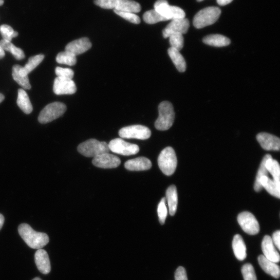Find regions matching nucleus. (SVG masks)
<instances>
[{"label": "nucleus", "instance_id": "nucleus-28", "mask_svg": "<svg viewBox=\"0 0 280 280\" xmlns=\"http://www.w3.org/2000/svg\"><path fill=\"white\" fill-rule=\"evenodd\" d=\"M0 45L5 51L11 53L16 59L22 60L25 58V55L20 48L15 46L11 42L2 39L0 41Z\"/></svg>", "mask_w": 280, "mask_h": 280}, {"label": "nucleus", "instance_id": "nucleus-15", "mask_svg": "<svg viewBox=\"0 0 280 280\" xmlns=\"http://www.w3.org/2000/svg\"><path fill=\"white\" fill-rule=\"evenodd\" d=\"M92 44L89 38H79L68 44L65 51L73 54L75 56L82 54L91 49Z\"/></svg>", "mask_w": 280, "mask_h": 280}, {"label": "nucleus", "instance_id": "nucleus-9", "mask_svg": "<svg viewBox=\"0 0 280 280\" xmlns=\"http://www.w3.org/2000/svg\"><path fill=\"white\" fill-rule=\"evenodd\" d=\"M108 145L110 150L124 156L135 155L138 153L140 150L138 146L127 142L120 138L112 140Z\"/></svg>", "mask_w": 280, "mask_h": 280}, {"label": "nucleus", "instance_id": "nucleus-6", "mask_svg": "<svg viewBox=\"0 0 280 280\" xmlns=\"http://www.w3.org/2000/svg\"><path fill=\"white\" fill-rule=\"evenodd\" d=\"M66 110L67 107L63 103L55 102L50 103L40 112L38 121L42 124L49 123L61 116Z\"/></svg>", "mask_w": 280, "mask_h": 280}, {"label": "nucleus", "instance_id": "nucleus-25", "mask_svg": "<svg viewBox=\"0 0 280 280\" xmlns=\"http://www.w3.org/2000/svg\"><path fill=\"white\" fill-rule=\"evenodd\" d=\"M168 53L176 68L177 69L180 73L185 72L187 69L186 61L180 51L170 47L168 50Z\"/></svg>", "mask_w": 280, "mask_h": 280}, {"label": "nucleus", "instance_id": "nucleus-8", "mask_svg": "<svg viewBox=\"0 0 280 280\" xmlns=\"http://www.w3.org/2000/svg\"><path fill=\"white\" fill-rule=\"evenodd\" d=\"M119 135L122 138L147 140L150 137L151 131L147 127L135 125L123 128Z\"/></svg>", "mask_w": 280, "mask_h": 280}, {"label": "nucleus", "instance_id": "nucleus-7", "mask_svg": "<svg viewBox=\"0 0 280 280\" xmlns=\"http://www.w3.org/2000/svg\"><path fill=\"white\" fill-rule=\"evenodd\" d=\"M154 10L167 20L186 18L185 11L178 6L170 5L166 0H158Z\"/></svg>", "mask_w": 280, "mask_h": 280}, {"label": "nucleus", "instance_id": "nucleus-17", "mask_svg": "<svg viewBox=\"0 0 280 280\" xmlns=\"http://www.w3.org/2000/svg\"><path fill=\"white\" fill-rule=\"evenodd\" d=\"M35 262L38 270L44 275L50 273L51 262L47 253L42 249H38L35 254Z\"/></svg>", "mask_w": 280, "mask_h": 280}, {"label": "nucleus", "instance_id": "nucleus-31", "mask_svg": "<svg viewBox=\"0 0 280 280\" xmlns=\"http://www.w3.org/2000/svg\"><path fill=\"white\" fill-rule=\"evenodd\" d=\"M270 157H271V156L269 154L266 155L265 156L263 157L261 164L254 185V189L256 191L259 192L262 189L260 182L261 178L263 177V176H268L269 172L266 169L265 163L267 160Z\"/></svg>", "mask_w": 280, "mask_h": 280}, {"label": "nucleus", "instance_id": "nucleus-42", "mask_svg": "<svg viewBox=\"0 0 280 280\" xmlns=\"http://www.w3.org/2000/svg\"><path fill=\"white\" fill-rule=\"evenodd\" d=\"M272 241L277 247V249L280 250V231L278 230L275 232L273 235V238H271Z\"/></svg>", "mask_w": 280, "mask_h": 280}, {"label": "nucleus", "instance_id": "nucleus-40", "mask_svg": "<svg viewBox=\"0 0 280 280\" xmlns=\"http://www.w3.org/2000/svg\"><path fill=\"white\" fill-rule=\"evenodd\" d=\"M94 4L105 9H114L116 0H94Z\"/></svg>", "mask_w": 280, "mask_h": 280}, {"label": "nucleus", "instance_id": "nucleus-18", "mask_svg": "<svg viewBox=\"0 0 280 280\" xmlns=\"http://www.w3.org/2000/svg\"><path fill=\"white\" fill-rule=\"evenodd\" d=\"M152 164L150 160L141 157L129 160L125 164L126 169L130 171H145L150 169Z\"/></svg>", "mask_w": 280, "mask_h": 280}, {"label": "nucleus", "instance_id": "nucleus-48", "mask_svg": "<svg viewBox=\"0 0 280 280\" xmlns=\"http://www.w3.org/2000/svg\"><path fill=\"white\" fill-rule=\"evenodd\" d=\"M33 280H42L41 278L37 277L34 279Z\"/></svg>", "mask_w": 280, "mask_h": 280}, {"label": "nucleus", "instance_id": "nucleus-11", "mask_svg": "<svg viewBox=\"0 0 280 280\" xmlns=\"http://www.w3.org/2000/svg\"><path fill=\"white\" fill-rule=\"evenodd\" d=\"M189 27V22L186 18L172 20L163 30V37L166 38L174 34H186Z\"/></svg>", "mask_w": 280, "mask_h": 280}, {"label": "nucleus", "instance_id": "nucleus-46", "mask_svg": "<svg viewBox=\"0 0 280 280\" xmlns=\"http://www.w3.org/2000/svg\"><path fill=\"white\" fill-rule=\"evenodd\" d=\"M5 99L4 95L0 93V103H1Z\"/></svg>", "mask_w": 280, "mask_h": 280}, {"label": "nucleus", "instance_id": "nucleus-32", "mask_svg": "<svg viewBox=\"0 0 280 280\" xmlns=\"http://www.w3.org/2000/svg\"><path fill=\"white\" fill-rule=\"evenodd\" d=\"M56 61L60 64L73 66L77 62L76 56L65 51L59 53L56 57Z\"/></svg>", "mask_w": 280, "mask_h": 280}, {"label": "nucleus", "instance_id": "nucleus-14", "mask_svg": "<svg viewBox=\"0 0 280 280\" xmlns=\"http://www.w3.org/2000/svg\"><path fill=\"white\" fill-rule=\"evenodd\" d=\"M258 141L262 148L267 150H279L280 148V139L273 134L266 132L259 133Z\"/></svg>", "mask_w": 280, "mask_h": 280}, {"label": "nucleus", "instance_id": "nucleus-38", "mask_svg": "<svg viewBox=\"0 0 280 280\" xmlns=\"http://www.w3.org/2000/svg\"><path fill=\"white\" fill-rule=\"evenodd\" d=\"M114 12L126 20H128L132 23L139 24L141 22L140 18L135 13L119 11L114 10Z\"/></svg>", "mask_w": 280, "mask_h": 280}, {"label": "nucleus", "instance_id": "nucleus-1", "mask_svg": "<svg viewBox=\"0 0 280 280\" xmlns=\"http://www.w3.org/2000/svg\"><path fill=\"white\" fill-rule=\"evenodd\" d=\"M19 233L24 242L32 249H42L50 241L49 237L46 234L35 231L27 224H20Z\"/></svg>", "mask_w": 280, "mask_h": 280}, {"label": "nucleus", "instance_id": "nucleus-30", "mask_svg": "<svg viewBox=\"0 0 280 280\" xmlns=\"http://www.w3.org/2000/svg\"><path fill=\"white\" fill-rule=\"evenodd\" d=\"M44 57L45 56L43 54H39L30 57L25 67H21V73L23 75H28L31 72L33 71L42 62Z\"/></svg>", "mask_w": 280, "mask_h": 280}, {"label": "nucleus", "instance_id": "nucleus-34", "mask_svg": "<svg viewBox=\"0 0 280 280\" xmlns=\"http://www.w3.org/2000/svg\"><path fill=\"white\" fill-rule=\"evenodd\" d=\"M0 33H1L3 39L6 41L11 42L12 38L17 37L19 33L17 31H15L10 26L3 25L0 26Z\"/></svg>", "mask_w": 280, "mask_h": 280}, {"label": "nucleus", "instance_id": "nucleus-29", "mask_svg": "<svg viewBox=\"0 0 280 280\" xmlns=\"http://www.w3.org/2000/svg\"><path fill=\"white\" fill-rule=\"evenodd\" d=\"M265 166L274 180L280 186V168L278 162L270 157L267 160Z\"/></svg>", "mask_w": 280, "mask_h": 280}, {"label": "nucleus", "instance_id": "nucleus-43", "mask_svg": "<svg viewBox=\"0 0 280 280\" xmlns=\"http://www.w3.org/2000/svg\"><path fill=\"white\" fill-rule=\"evenodd\" d=\"M233 0H217L218 3L221 6H225L230 3Z\"/></svg>", "mask_w": 280, "mask_h": 280}, {"label": "nucleus", "instance_id": "nucleus-26", "mask_svg": "<svg viewBox=\"0 0 280 280\" xmlns=\"http://www.w3.org/2000/svg\"><path fill=\"white\" fill-rule=\"evenodd\" d=\"M17 103L19 108L25 114H29L33 112V105H32L29 96L25 90H19Z\"/></svg>", "mask_w": 280, "mask_h": 280}, {"label": "nucleus", "instance_id": "nucleus-35", "mask_svg": "<svg viewBox=\"0 0 280 280\" xmlns=\"http://www.w3.org/2000/svg\"><path fill=\"white\" fill-rule=\"evenodd\" d=\"M169 42L171 47L180 51L184 46V38L181 34H174L169 37Z\"/></svg>", "mask_w": 280, "mask_h": 280}, {"label": "nucleus", "instance_id": "nucleus-41", "mask_svg": "<svg viewBox=\"0 0 280 280\" xmlns=\"http://www.w3.org/2000/svg\"><path fill=\"white\" fill-rule=\"evenodd\" d=\"M175 280H188L186 270L183 267H179L175 273Z\"/></svg>", "mask_w": 280, "mask_h": 280}, {"label": "nucleus", "instance_id": "nucleus-10", "mask_svg": "<svg viewBox=\"0 0 280 280\" xmlns=\"http://www.w3.org/2000/svg\"><path fill=\"white\" fill-rule=\"evenodd\" d=\"M238 222L243 230L247 234H258L260 230V225L254 215L249 212H243L238 216Z\"/></svg>", "mask_w": 280, "mask_h": 280}, {"label": "nucleus", "instance_id": "nucleus-4", "mask_svg": "<svg viewBox=\"0 0 280 280\" xmlns=\"http://www.w3.org/2000/svg\"><path fill=\"white\" fill-rule=\"evenodd\" d=\"M77 150L80 154L87 157H95L103 153H109L108 144L92 139L84 142L78 146Z\"/></svg>", "mask_w": 280, "mask_h": 280}, {"label": "nucleus", "instance_id": "nucleus-3", "mask_svg": "<svg viewBox=\"0 0 280 280\" xmlns=\"http://www.w3.org/2000/svg\"><path fill=\"white\" fill-rule=\"evenodd\" d=\"M221 14L220 8L211 6L200 11L193 20L194 26L197 29H202L213 25L217 22Z\"/></svg>", "mask_w": 280, "mask_h": 280}, {"label": "nucleus", "instance_id": "nucleus-36", "mask_svg": "<svg viewBox=\"0 0 280 280\" xmlns=\"http://www.w3.org/2000/svg\"><path fill=\"white\" fill-rule=\"evenodd\" d=\"M242 271L244 280H258L254 267L251 263L245 264Z\"/></svg>", "mask_w": 280, "mask_h": 280}, {"label": "nucleus", "instance_id": "nucleus-12", "mask_svg": "<svg viewBox=\"0 0 280 280\" xmlns=\"http://www.w3.org/2000/svg\"><path fill=\"white\" fill-rule=\"evenodd\" d=\"M77 88L73 79L56 77L55 79L53 91L56 94H73L76 93Z\"/></svg>", "mask_w": 280, "mask_h": 280}, {"label": "nucleus", "instance_id": "nucleus-39", "mask_svg": "<svg viewBox=\"0 0 280 280\" xmlns=\"http://www.w3.org/2000/svg\"><path fill=\"white\" fill-rule=\"evenodd\" d=\"M56 75L58 77L73 79L74 76V71L69 68H62L57 67L55 69Z\"/></svg>", "mask_w": 280, "mask_h": 280}, {"label": "nucleus", "instance_id": "nucleus-2", "mask_svg": "<svg viewBox=\"0 0 280 280\" xmlns=\"http://www.w3.org/2000/svg\"><path fill=\"white\" fill-rule=\"evenodd\" d=\"M159 116L155 123L158 131H166L170 129L175 118L174 108L169 101H163L158 106Z\"/></svg>", "mask_w": 280, "mask_h": 280}, {"label": "nucleus", "instance_id": "nucleus-33", "mask_svg": "<svg viewBox=\"0 0 280 280\" xmlns=\"http://www.w3.org/2000/svg\"><path fill=\"white\" fill-rule=\"evenodd\" d=\"M143 20L148 24H155L161 21H167L161 14L155 10L146 12L143 15Z\"/></svg>", "mask_w": 280, "mask_h": 280}, {"label": "nucleus", "instance_id": "nucleus-23", "mask_svg": "<svg viewBox=\"0 0 280 280\" xmlns=\"http://www.w3.org/2000/svg\"><path fill=\"white\" fill-rule=\"evenodd\" d=\"M262 188H265L268 193L273 196L279 199L280 198V186L268 176H263L260 180Z\"/></svg>", "mask_w": 280, "mask_h": 280}, {"label": "nucleus", "instance_id": "nucleus-49", "mask_svg": "<svg viewBox=\"0 0 280 280\" xmlns=\"http://www.w3.org/2000/svg\"><path fill=\"white\" fill-rule=\"evenodd\" d=\"M197 1L198 2H202V1H204V0H197Z\"/></svg>", "mask_w": 280, "mask_h": 280}, {"label": "nucleus", "instance_id": "nucleus-22", "mask_svg": "<svg viewBox=\"0 0 280 280\" xmlns=\"http://www.w3.org/2000/svg\"><path fill=\"white\" fill-rule=\"evenodd\" d=\"M168 205H169V214L174 216L177 211L178 197L177 187L175 186H171L166 191V198Z\"/></svg>", "mask_w": 280, "mask_h": 280}, {"label": "nucleus", "instance_id": "nucleus-21", "mask_svg": "<svg viewBox=\"0 0 280 280\" xmlns=\"http://www.w3.org/2000/svg\"><path fill=\"white\" fill-rule=\"evenodd\" d=\"M233 249L235 257L239 261H243L246 258V247L242 237L240 235L234 236L233 243Z\"/></svg>", "mask_w": 280, "mask_h": 280}, {"label": "nucleus", "instance_id": "nucleus-16", "mask_svg": "<svg viewBox=\"0 0 280 280\" xmlns=\"http://www.w3.org/2000/svg\"><path fill=\"white\" fill-rule=\"evenodd\" d=\"M261 249L264 257L266 259L275 263L280 261V254L269 236L266 235L263 238L261 243Z\"/></svg>", "mask_w": 280, "mask_h": 280}, {"label": "nucleus", "instance_id": "nucleus-24", "mask_svg": "<svg viewBox=\"0 0 280 280\" xmlns=\"http://www.w3.org/2000/svg\"><path fill=\"white\" fill-rule=\"evenodd\" d=\"M203 42L208 45L214 47L227 46L230 44V39L221 35H211L203 38Z\"/></svg>", "mask_w": 280, "mask_h": 280}, {"label": "nucleus", "instance_id": "nucleus-45", "mask_svg": "<svg viewBox=\"0 0 280 280\" xmlns=\"http://www.w3.org/2000/svg\"><path fill=\"white\" fill-rule=\"evenodd\" d=\"M5 52L3 50L1 45H0V59H2L4 57Z\"/></svg>", "mask_w": 280, "mask_h": 280}, {"label": "nucleus", "instance_id": "nucleus-5", "mask_svg": "<svg viewBox=\"0 0 280 280\" xmlns=\"http://www.w3.org/2000/svg\"><path fill=\"white\" fill-rule=\"evenodd\" d=\"M177 164V156L171 147H167L163 149L158 158L160 169L168 176H170L174 173Z\"/></svg>", "mask_w": 280, "mask_h": 280}, {"label": "nucleus", "instance_id": "nucleus-37", "mask_svg": "<svg viewBox=\"0 0 280 280\" xmlns=\"http://www.w3.org/2000/svg\"><path fill=\"white\" fill-rule=\"evenodd\" d=\"M166 198H163L161 202L159 203L157 213L160 223L164 225L167 217V209L166 205Z\"/></svg>", "mask_w": 280, "mask_h": 280}, {"label": "nucleus", "instance_id": "nucleus-27", "mask_svg": "<svg viewBox=\"0 0 280 280\" xmlns=\"http://www.w3.org/2000/svg\"><path fill=\"white\" fill-rule=\"evenodd\" d=\"M21 66L15 65L12 69V76L14 81L21 86L24 90H30L31 86L28 75H23L20 71Z\"/></svg>", "mask_w": 280, "mask_h": 280}, {"label": "nucleus", "instance_id": "nucleus-44", "mask_svg": "<svg viewBox=\"0 0 280 280\" xmlns=\"http://www.w3.org/2000/svg\"><path fill=\"white\" fill-rule=\"evenodd\" d=\"M4 221L5 219L4 216L2 214H0V230L1 229L3 226Z\"/></svg>", "mask_w": 280, "mask_h": 280}, {"label": "nucleus", "instance_id": "nucleus-47", "mask_svg": "<svg viewBox=\"0 0 280 280\" xmlns=\"http://www.w3.org/2000/svg\"><path fill=\"white\" fill-rule=\"evenodd\" d=\"M4 4V0H0V6H2Z\"/></svg>", "mask_w": 280, "mask_h": 280}, {"label": "nucleus", "instance_id": "nucleus-13", "mask_svg": "<svg viewBox=\"0 0 280 280\" xmlns=\"http://www.w3.org/2000/svg\"><path fill=\"white\" fill-rule=\"evenodd\" d=\"M121 160L113 155L109 153H103L93 158V164L95 167L103 169L115 168L121 164Z\"/></svg>", "mask_w": 280, "mask_h": 280}, {"label": "nucleus", "instance_id": "nucleus-19", "mask_svg": "<svg viewBox=\"0 0 280 280\" xmlns=\"http://www.w3.org/2000/svg\"><path fill=\"white\" fill-rule=\"evenodd\" d=\"M258 261L261 268L266 273L275 278H279L280 270L277 263L268 260L262 255L259 256Z\"/></svg>", "mask_w": 280, "mask_h": 280}, {"label": "nucleus", "instance_id": "nucleus-20", "mask_svg": "<svg viewBox=\"0 0 280 280\" xmlns=\"http://www.w3.org/2000/svg\"><path fill=\"white\" fill-rule=\"evenodd\" d=\"M114 10L137 13L141 11V7L139 3L132 0H116Z\"/></svg>", "mask_w": 280, "mask_h": 280}]
</instances>
